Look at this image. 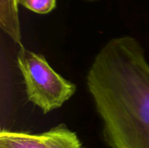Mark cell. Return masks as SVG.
<instances>
[{"mask_svg":"<svg viewBox=\"0 0 149 148\" xmlns=\"http://www.w3.org/2000/svg\"><path fill=\"white\" fill-rule=\"evenodd\" d=\"M86 86L110 148H149V62L134 37L110 39L93 58Z\"/></svg>","mask_w":149,"mask_h":148,"instance_id":"cell-1","label":"cell"},{"mask_svg":"<svg viewBox=\"0 0 149 148\" xmlns=\"http://www.w3.org/2000/svg\"><path fill=\"white\" fill-rule=\"evenodd\" d=\"M17 63L28 100L44 113L60 108L75 94V84L58 74L43 55L22 47Z\"/></svg>","mask_w":149,"mask_h":148,"instance_id":"cell-2","label":"cell"},{"mask_svg":"<svg viewBox=\"0 0 149 148\" xmlns=\"http://www.w3.org/2000/svg\"><path fill=\"white\" fill-rule=\"evenodd\" d=\"M0 148H48L43 133L36 134L25 132L2 130Z\"/></svg>","mask_w":149,"mask_h":148,"instance_id":"cell-3","label":"cell"},{"mask_svg":"<svg viewBox=\"0 0 149 148\" xmlns=\"http://www.w3.org/2000/svg\"><path fill=\"white\" fill-rule=\"evenodd\" d=\"M17 0H0V26L17 44H21V29Z\"/></svg>","mask_w":149,"mask_h":148,"instance_id":"cell-4","label":"cell"},{"mask_svg":"<svg viewBox=\"0 0 149 148\" xmlns=\"http://www.w3.org/2000/svg\"><path fill=\"white\" fill-rule=\"evenodd\" d=\"M17 3L38 14H48L57 6V0H17Z\"/></svg>","mask_w":149,"mask_h":148,"instance_id":"cell-5","label":"cell"},{"mask_svg":"<svg viewBox=\"0 0 149 148\" xmlns=\"http://www.w3.org/2000/svg\"><path fill=\"white\" fill-rule=\"evenodd\" d=\"M88 1H93V0H88Z\"/></svg>","mask_w":149,"mask_h":148,"instance_id":"cell-6","label":"cell"}]
</instances>
